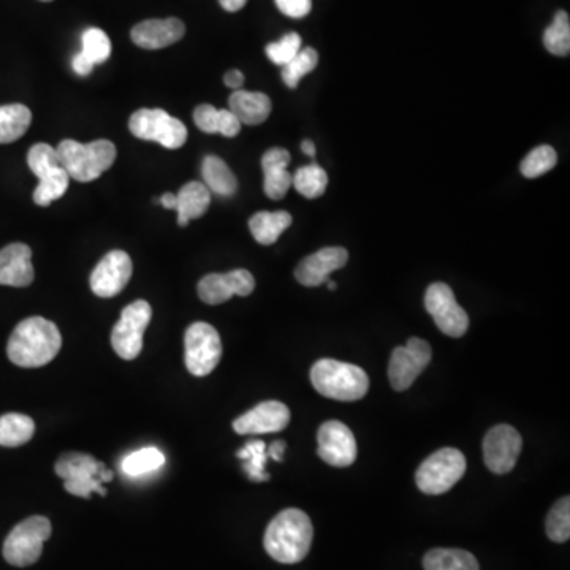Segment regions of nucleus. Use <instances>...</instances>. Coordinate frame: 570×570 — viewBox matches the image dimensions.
I'll return each mask as SVG.
<instances>
[{
	"instance_id": "412c9836",
	"label": "nucleus",
	"mask_w": 570,
	"mask_h": 570,
	"mask_svg": "<svg viewBox=\"0 0 570 570\" xmlns=\"http://www.w3.org/2000/svg\"><path fill=\"white\" fill-rule=\"evenodd\" d=\"M290 154L287 149L273 148L262 157L263 175H265V194L271 200H282L292 187V175L287 171Z\"/></svg>"
},
{
	"instance_id": "3c124183",
	"label": "nucleus",
	"mask_w": 570,
	"mask_h": 570,
	"mask_svg": "<svg viewBox=\"0 0 570 570\" xmlns=\"http://www.w3.org/2000/svg\"><path fill=\"white\" fill-rule=\"evenodd\" d=\"M42 2H51V0H42Z\"/></svg>"
},
{
	"instance_id": "473e14b6",
	"label": "nucleus",
	"mask_w": 570,
	"mask_h": 570,
	"mask_svg": "<svg viewBox=\"0 0 570 570\" xmlns=\"http://www.w3.org/2000/svg\"><path fill=\"white\" fill-rule=\"evenodd\" d=\"M544 45L548 53L555 56H569L570 53V21L566 12L556 13L553 23L544 34Z\"/></svg>"
},
{
	"instance_id": "a19ab883",
	"label": "nucleus",
	"mask_w": 570,
	"mask_h": 570,
	"mask_svg": "<svg viewBox=\"0 0 570 570\" xmlns=\"http://www.w3.org/2000/svg\"><path fill=\"white\" fill-rule=\"evenodd\" d=\"M281 13L290 18H304L309 15L312 8V0H274Z\"/></svg>"
},
{
	"instance_id": "a878e982",
	"label": "nucleus",
	"mask_w": 570,
	"mask_h": 570,
	"mask_svg": "<svg viewBox=\"0 0 570 570\" xmlns=\"http://www.w3.org/2000/svg\"><path fill=\"white\" fill-rule=\"evenodd\" d=\"M425 570H480L479 561L469 551L434 548L423 558Z\"/></svg>"
},
{
	"instance_id": "aec40b11",
	"label": "nucleus",
	"mask_w": 570,
	"mask_h": 570,
	"mask_svg": "<svg viewBox=\"0 0 570 570\" xmlns=\"http://www.w3.org/2000/svg\"><path fill=\"white\" fill-rule=\"evenodd\" d=\"M31 247L23 243L8 244L0 251V285L29 287L34 282Z\"/></svg>"
},
{
	"instance_id": "cd10ccee",
	"label": "nucleus",
	"mask_w": 570,
	"mask_h": 570,
	"mask_svg": "<svg viewBox=\"0 0 570 570\" xmlns=\"http://www.w3.org/2000/svg\"><path fill=\"white\" fill-rule=\"evenodd\" d=\"M32 113L26 105L12 103L0 107V145L19 140L29 130Z\"/></svg>"
},
{
	"instance_id": "6ab92c4d",
	"label": "nucleus",
	"mask_w": 570,
	"mask_h": 570,
	"mask_svg": "<svg viewBox=\"0 0 570 570\" xmlns=\"http://www.w3.org/2000/svg\"><path fill=\"white\" fill-rule=\"evenodd\" d=\"M186 34V26L178 18L146 19L132 29V40L143 50H162L179 42Z\"/></svg>"
},
{
	"instance_id": "f8f14e48",
	"label": "nucleus",
	"mask_w": 570,
	"mask_h": 570,
	"mask_svg": "<svg viewBox=\"0 0 570 570\" xmlns=\"http://www.w3.org/2000/svg\"><path fill=\"white\" fill-rule=\"evenodd\" d=\"M431 357L433 350L430 344L420 338H411L406 346L396 347L388 365L390 384L396 392H404L411 387L423 369L430 365Z\"/></svg>"
},
{
	"instance_id": "49530a36",
	"label": "nucleus",
	"mask_w": 570,
	"mask_h": 570,
	"mask_svg": "<svg viewBox=\"0 0 570 570\" xmlns=\"http://www.w3.org/2000/svg\"><path fill=\"white\" fill-rule=\"evenodd\" d=\"M159 202L160 205L164 206V208L167 209H176V206H178V198H176L175 194H170V192L162 195Z\"/></svg>"
},
{
	"instance_id": "7c9ffc66",
	"label": "nucleus",
	"mask_w": 570,
	"mask_h": 570,
	"mask_svg": "<svg viewBox=\"0 0 570 570\" xmlns=\"http://www.w3.org/2000/svg\"><path fill=\"white\" fill-rule=\"evenodd\" d=\"M292 186L297 189L298 194L311 200L322 197L328 186L327 171L317 164L298 168L297 173L292 175Z\"/></svg>"
},
{
	"instance_id": "9d476101",
	"label": "nucleus",
	"mask_w": 570,
	"mask_h": 570,
	"mask_svg": "<svg viewBox=\"0 0 570 570\" xmlns=\"http://www.w3.org/2000/svg\"><path fill=\"white\" fill-rule=\"evenodd\" d=\"M151 304L145 300L133 301L124 311L121 319L114 325L111 344L119 357L135 360L143 350V336L151 322Z\"/></svg>"
},
{
	"instance_id": "f257e3e1",
	"label": "nucleus",
	"mask_w": 570,
	"mask_h": 570,
	"mask_svg": "<svg viewBox=\"0 0 570 570\" xmlns=\"http://www.w3.org/2000/svg\"><path fill=\"white\" fill-rule=\"evenodd\" d=\"M62 347L59 328L43 317H29L16 325L8 339V358L21 368H40L56 358Z\"/></svg>"
},
{
	"instance_id": "ddd939ff",
	"label": "nucleus",
	"mask_w": 570,
	"mask_h": 570,
	"mask_svg": "<svg viewBox=\"0 0 570 570\" xmlns=\"http://www.w3.org/2000/svg\"><path fill=\"white\" fill-rule=\"evenodd\" d=\"M521 449L523 439L513 426H494L483 439V458L487 468L494 474H507L512 471Z\"/></svg>"
},
{
	"instance_id": "dca6fc26",
	"label": "nucleus",
	"mask_w": 570,
	"mask_h": 570,
	"mask_svg": "<svg viewBox=\"0 0 570 570\" xmlns=\"http://www.w3.org/2000/svg\"><path fill=\"white\" fill-rule=\"evenodd\" d=\"M255 289L251 271L233 270L230 273L208 274L198 282V297L206 304H222L230 298L249 297Z\"/></svg>"
},
{
	"instance_id": "c756f323",
	"label": "nucleus",
	"mask_w": 570,
	"mask_h": 570,
	"mask_svg": "<svg viewBox=\"0 0 570 570\" xmlns=\"http://www.w3.org/2000/svg\"><path fill=\"white\" fill-rule=\"evenodd\" d=\"M70 176L64 167L54 168L50 173L38 178L37 189L34 190V202L38 206H50L69 189Z\"/></svg>"
},
{
	"instance_id": "2eb2a0df",
	"label": "nucleus",
	"mask_w": 570,
	"mask_h": 570,
	"mask_svg": "<svg viewBox=\"0 0 570 570\" xmlns=\"http://www.w3.org/2000/svg\"><path fill=\"white\" fill-rule=\"evenodd\" d=\"M132 259L124 251L108 252L91 274L92 292L100 298H113L121 293L132 278Z\"/></svg>"
},
{
	"instance_id": "9b49d317",
	"label": "nucleus",
	"mask_w": 570,
	"mask_h": 570,
	"mask_svg": "<svg viewBox=\"0 0 570 570\" xmlns=\"http://www.w3.org/2000/svg\"><path fill=\"white\" fill-rule=\"evenodd\" d=\"M425 308L444 335L450 338L466 335L469 328L468 312L458 304L449 285L444 282L431 284L426 290Z\"/></svg>"
},
{
	"instance_id": "bb28decb",
	"label": "nucleus",
	"mask_w": 570,
	"mask_h": 570,
	"mask_svg": "<svg viewBox=\"0 0 570 570\" xmlns=\"http://www.w3.org/2000/svg\"><path fill=\"white\" fill-rule=\"evenodd\" d=\"M202 175L205 179V186L209 192L222 195V197H232L238 189L233 171L228 168L224 160L217 156H206L203 159Z\"/></svg>"
},
{
	"instance_id": "c9c22d12",
	"label": "nucleus",
	"mask_w": 570,
	"mask_h": 570,
	"mask_svg": "<svg viewBox=\"0 0 570 570\" xmlns=\"http://www.w3.org/2000/svg\"><path fill=\"white\" fill-rule=\"evenodd\" d=\"M547 536L556 544H564L570 539V498L559 499L551 507L547 517Z\"/></svg>"
},
{
	"instance_id": "e433bc0d",
	"label": "nucleus",
	"mask_w": 570,
	"mask_h": 570,
	"mask_svg": "<svg viewBox=\"0 0 570 570\" xmlns=\"http://www.w3.org/2000/svg\"><path fill=\"white\" fill-rule=\"evenodd\" d=\"M556 164H558V154H556L555 149L548 145H542L529 152L528 156L521 162L520 170L526 178L534 179L553 170Z\"/></svg>"
},
{
	"instance_id": "393cba45",
	"label": "nucleus",
	"mask_w": 570,
	"mask_h": 570,
	"mask_svg": "<svg viewBox=\"0 0 570 570\" xmlns=\"http://www.w3.org/2000/svg\"><path fill=\"white\" fill-rule=\"evenodd\" d=\"M292 221V214L287 211H260L249 219V230L257 243L270 246L278 241Z\"/></svg>"
},
{
	"instance_id": "79ce46f5",
	"label": "nucleus",
	"mask_w": 570,
	"mask_h": 570,
	"mask_svg": "<svg viewBox=\"0 0 570 570\" xmlns=\"http://www.w3.org/2000/svg\"><path fill=\"white\" fill-rule=\"evenodd\" d=\"M72 67L76 75L88 76L94 70L95 65L83 53H78L73 57Z\"/></svg>"
},
{
	"instance_id": "4be33fe9",
	"label": "nucleus",
	"mask_w": 570,
	"mask_h": 570,
	"mask_svg": "<svg viewBox=\"0 0 570 570\" xmlns=\"http://www.w3.org/2000/svg\"><path fill=\"white\" fill-rule=\"evenodd\" d=\"M228 107L244 126H259L270 118L271 100L263 92H249L238 89L228 99Z\"/></svg>"
},
{
	"instance_id": "39448f33",
	"label": "nucleus",
	"mask_w": 570,
	"mask_h": 570,
	"mask_svg": "<svg viewBox=\"0 0 570 570\" xmlns=\"http://www.w3.org/2000/svg\"><path fill=\"white\" fill-rule=\"evenodd\" d=\"M51 532L53 528L46 517L35 515L21 521L5 539L2 550L5 561L16 567H27L37 563L43 553V544L50 539Z\"/></svg>"
},
{
	"instance_id": "7ed1b4c3",
	"label": "nucleus",
	"mask_w": 570,
	"mask_h": 570,
	"mask_svg": "<svg viewBox=\"0 0 570 570\" xmlns=\"http://www.w3.org/2000/svg\"><path fill=\"white\" fill-rule=\"evenodd\" d=\"M311 382L320 395L336 401H358L369 390V377L363 369L331 358L312 366Z\"/></svg>"
},
{
	"instance_id": "423d86ee",
	"label": "nucleus",
	"mask_w": 570,
	"mask_h": 570,
	"mask_svg": "<svg viewBox=\"0 0 570 570\" xmlns=\"http://www.w3.org/2000/svg\"><path fill=\"white\" fill-rule=\"evenodd\" d=\"M466 458L458 449L445 447L426 458L415 474L418 490L437 496L452 490L463 479Z\"/></svg>"
},
{
	"instance_id": "a211bd4d",
	"label": "nucleus",
	"mask_w": 570,
	"mask_h": 570,
	"mask_svg": "<svg viewBox=\"0 0 570 570\" xmlns=\"http://www.w3.org/2000/svg\"><path fill=\"white\" fill-rule=\"evenodd\" d=\"M349 260V252L344 247H323L298 263L295 278L304 287H317L325 284L333 271L341 270Z\"/></svg>"
},
{
	"instance_id": "6e6552de",
	"label": "nucleus",
	"mask_w": 570,
	"mask_h": 570,
	"mask_svg": "<svg viewBox=\"0 0 570 570\" xmlns=\"http://www.w3.org/2000/svg\"><path fill=\"white\" fill-rule=\"evenodd\" d=\"M105 464L99 463L94 456L88 453L69 452L57 460L56 474L64 479V488L73 496L89 499L94 491L100 496H107V490L97 479L100 469Z\"/></svg>"
},
{
	"instance_id": "c03bdc74",
	"label": "nucleus",
	"mask_w": 570,
	"mask_h": 570,
	"mask_svg": "<svg viewBox=\"0 0 570 570\" xmlns=\"http://www.w3.org/2000/svg\"><path fill=\"white\" fill-rule=\"evenodd\" d=\"M285 442L276 441L271 444L270 449H268V458H273L274 461L281 463L282 455H284Z\"/></svg>"
},
{
	"instance_id": "a18cd8bd",
	"label": "nucleus",
	"mask_w": 570,
	"mask_h": 570,
	"mask_svg": "<svg viewBox=\"0 0 570 570\" xmlns=\"http://www.w3.org/2000/svg\"><path fill=\"white\" fill-rule=\"evenodd\" d=\"M225 12L235 13L240 12L241 8L247 4V0H219Z\"/></svg>"
},
{
	"instance_id": "5701e85b",
	"label": "nucleus",
	"mask_w": 570,
	"mask_h": 570,
	"mask_svg": "<svg viewBox=\"0 0 570 570\" xmlns=\"http://www.w3.org/2000/svg\"><path fill=\"white\" fill-rule=\"evenodd\" d=\"M178 224L179 227H186L190 221L202 217L211 205V192L205 184L192 181L179 189L178 194Z\"/></svg>"
},
{
	"instance_id": "58836bf2",
	"label": "nucleus",
	"mask_w": 570,
	"mask_h": 570,
	"mask_svg": "<svg viewBox=\"0 0 570 570\" xmlns=\"http://www.w3.org/2000/svg\"><path fill=\"white\" fill-rule=\"evenodd\" d=\"M27 165L37 178L50 173L54 168L62 167L56 149L46 143L34 145L27 154Z\"/></svg>"
},
{
	"instance_id": "72a5a7b5",
	"label": "nucleus",
	"mask_w": 570,
	"mask_h": 570,
	"mask_svg": "<svg viewBox=\"0 0 570 570\" xmlns=\"http://www.w3.org/2000/svg\"><path fill=\"white\" fill-rule=\"evenodd\" d=\"M165 464L164 453L156 447H146L138 452L130 453L126 460L122 461V471L132 477L149 474L157 471Z\"/></svg>"
},
{
	"instance_id": "4468645a",
	"label": "nucleus",
	"mask_w": 570,
	"mask_h": 570,
	"mask_svg": "<svg viewBox=\"0 0 570 570\" xmlns=\"http://www.w3.org/2000/svg\"><path fill=\"white\" fill-rule=\"evenodd\" d=\"M320 460L333 468H347L357 460V441L349 426L338 420H330L320 426L317 434Z\"/></svg>"
},
{
	"instance_id": "20e7f679",
	"label": "nucleus",
	"mask_w": 570,
	"mask_h": 570,
	"mask_svg": "<svg viewBox=\"0 0 570 570\" xmlns=\"http://www.w3.org/2000/svg\"><path fill=\"white\" fill-rule=\"evenodd\" d=\"M56 151L64 170L70 178L80 183L100 178L105 171L110 170L118 154L114 143L108 140H95L88 145L75 140H64Z\"/></svg>"
},
{
	"instance_id": "ea45409f",
	"label": "nucleus",
	"mask_w": 570,
	"mask_h": 570,
	"mask_svg": "<svg viewBox=\"0 0 570 570\" xmlns=\"http://www.w3.org/2000/svg\"><path fill=\"white\" fill-rule=\"evenodd\" d=\"M301 51V37L297 32L285 34L279 42L270 43L266 46V56L273 64L284 65L289 64L293 57L297 56Z\"/></svg>"
},
{
	"instance_id": "de8ad7c7",
	"label": "nucleus",
	"mask_w": 570,
	"mask_h": 570,
	"mask_svg": "<svg viewBox=\"0 0 570 570\" xmlns=\"http://www.w3.org/2000/svg\"><path fill=\"white\" fill-rule=\"evenodd\" d=\"M301 151H303L306 156L314 157L316 156V145H314L311 140H304L303 143H301Z\"/></svg>"
},
{
	"instance_id": "f704fd0d",
	"label": "nucleus",
	"mask_w": 570,
	"mask_h": 570,
	"mask_svg": "<svg viewBox=\"0 0 570 570\" xmlns=\"http://www.w3.org/2000/svg\"><path fill=\"white\" fill-rule=\"evenodd\" d=\"M317 64H319V53L314 48H304L289 64L282 67V81L290 89H295L304 76L316 69Z\"/></svg>"
},
{
	"instance_id": "c85d7f7f",
	"label": "nucleus",
	"mask_w": 570,
	"mask_h": 570,
	"mask_svg": "<svg viewBox=\"0 0 570 570\" xmlns=\"http://www.w3.org/2000/svg\"><path fill=\"white\" fill-rule=\"evenodd\" d=\"M35 433V423L23 414H5L0 417V445L19 447L31 441Z\"/></svg>"
},
{
	"instance_id": "37998d69",
	"label": "nucleus",
	"mask_w": 570,
	"mask_h": 570,
	"mask_svg": "<svg viewBox=\"0 0 570 570\" xmlns=\"http://www.w3.org/2000/svg\"><path fill=\"white\" fill-rule=\"evenodd\" d=\"M224 83L227 88L238 91L244 84V75L240 70H230V72L225 73Z\"/></svg>"
},
{
	"instance_id": "f03ea898",
	"label": "nucleus",
	"mask_w": 570,
	"mask_h": 570,
	"mask_svg": "<svg viewBox=\"0 0 570 570\" xmlns=\"http://www.w3.org/2000/svg\"><path fill=\"white\" fill-rule=\"evenodd\" d=\"M314 528L311 518L300 509H285L266 528L263 545L274 561L297 564L311 550Z\"/></svg>"
},
{
	"instance_id": "0eeeda50",
	"label": "nucleus",
	"mask_w": 570,
	"mask_h": 570,
	"mask_svg": "<svg viewBox=\"0 0 570 570\" xmlns=\"http://www.w3.org/2000/svg\"><path fill=\"white\" fill-rule=\"evenodd\" d=\"M130 132L140 140L156 141L167 149H179L187 141V127L160 108H143L129 119Z\"/></svg>"
},
{
	"instance_id": "b1692460",
	"label": "nucleus",
	"mask_w": 570,
	"mask_h": 570,
	"mask_svg": "<svg viewBox=\"0 0 570 570\" xmlns=\"http://www.w3.org/2000/svg\"><path fill=\"white\" fill-rule=\"evenodd\" d=\"M195 126L205 133H221L224 137L233 138L241 132V124L230 110H217L213 105L203 103L194 111Z\"/></svg>"
},
{
	"instance_id": "2f4dec72",
	"label": "nucleus",
	"mask_w": 570,
	"mask_h": 570,
	"mask_svg": "<svg viewBox=\"0 0 570 570\" xmlns=\"http://www.w3.org/2000/svg\"><path fill=\"white\" fill-rule=\"evenodd\" d=\"M236 456L244 461L243 469L249 479L254 482H266L270 479V475L265 472V463L268 460L265 442L249 441L243 449L238 450Z\"/></svg>"
},
{
	"instance_id": "8fccbe9b",
	"label": "nucleus",
	"mask_w": 570,
	"mask_h": 570,
	"mask_svg": "<svg viewBox=\"0 0 570 570\" xmlns=\"http://www.w3.org/2000/svg\"><path fill=\"white\" fill-rule=\"evenodd\" d=\"M325 284L328 285V289L330 290H336V287H338V284H336L335 281H330V279H328V281L325 282Z\"/></svg>"
},
{
	"instance_id": "f3484780",
	"label": "nucleus",
	"mask_w": 570,
	"mask_h": 570,
	"mask_svg": "<svg viewBox=\"0 0 570 570\" xmlns=\"http://www.w3.org/2000/svg\"><path fill=\"white\" fill-rule=\"evenodd\" d=\"M290 422L289 407L279 401H265L233 422L235 433L268 434L285 430Z\"/></svg>"
},
{
	"instance_id": "09e8293b",
	"label": "nucleus",
	"mask_w": 570,
	"mask_h": 570,
	"mask_svg": "<svg viewBox=\"0 0 570 570\" xmlns=\"http://www.w3.org/2000/svg\"><path fill=\"white\" fill-rule=\"evenodd\" d=\"M97 479L100 480V482H111V480H113V472L108 471L107 468H102L99 471V475H97Z\"/></svg>"
},
{
	"instance_id": "1a4fd4ad",
	"label": "nucleus",
	"mask_w": 570,
	"mask_h": 570,
	"mask_svg": "<svg viewBox=\"0 0 570 570\" xmlns=\"http://www.w3.org/2000/svg\"><path fill=\"white\" fill-rule=\"evenodd\" d=\"M186 366L190 374L205 377L213 373L222 357L221 336L213 325L195 322L184 336Z\"/></svg>"
},
{
	"instance_id": "4c0bfd02",
	"label": "nucleus",
	"mask_w": 570,
	"mask_h": 570,
	"mask_svg": "<svg viewBox=\"0 0 570 570\" xmlns=\"http://www.w3.org/2000/svg\"><path fill=\"white\" fill-rule=\"evenodd\" d=\"M81 42H83L81 53L88 57L89 61L94 65L107 62L108 57L111 56L110 38L102 29L91 27L88 31H84Z\"/></svg>"
}]
</instances>
